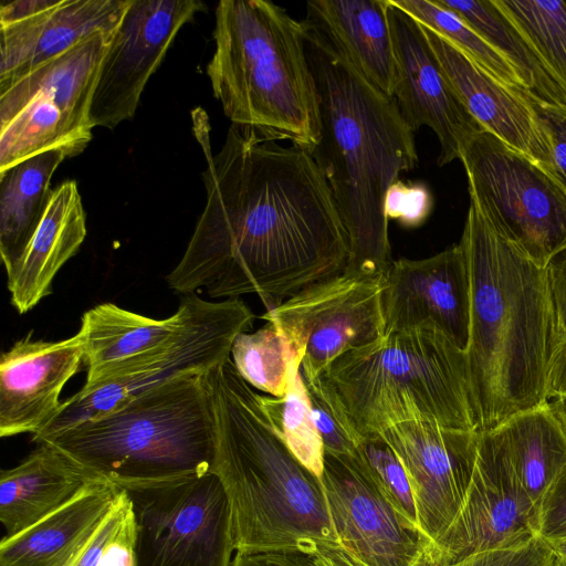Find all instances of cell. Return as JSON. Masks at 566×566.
I'll list each match as a JSON object with an SVG mask.
<instances>
[{
    "mask_svg": "<svg viewBox=\"0 0 566 566\" xmlns=\"http://www.w3.org/2000/svg\"><path fill=\"white\" fill-rule=\"evenodd\" d=\"M202 174L206 207L166 276L181 294H256L268 310L343 272L348 240L311 154L232 124Z\"/></svg>",
    "mask_w": 566,
    "mask_h": 566,
    "instance_id": "cell-1",
    "label": "cell"
},
{
    "mask_svg": "<svg viewBox=\"0 0 566 566\" xmlns=\"http://www.w3.org/2000/svg\"><path fill=\"white\" fill-rule=\"evenodd\" d=\"M318 106L308 151L335 200L349 258L344 271L385 274L391 259L385 202L418 163L413 132L394 97L367 81L317 28L303 21Z\"/></svg>",
    "mask_w": 566,
    "mask_h": 566,
    "instance_id": "cell-2",
    "label": "cell"
},
{
    "mask_svg": "<svg viewBox=\"0 0 566 566\" xmlns=\"http://www.w3.org/2000/svg\"><path fill=\"white\" fill-rule=\"evenodd\" d=\"M463 248L471 286L467 356L476 431L548 401L559 343L545 266L470 201Z\"/></svg>",
    "mask_w": 566,
    "mask_h": 566,
    "instance_id": "cell-3",
    "label": "cell"
},
{
    "mask_svg": "<svg viewBox=\"0 0 566 566\" xmlns=\"http://www.w3.org/2000/svg\"><path fill=\"white\" fill-rule=\"evenodd\" d=\"M207 380L216 422L212 471L230 502L235 552L313 554L323 545L340 546L321 478L291 452L262 395L230 357Z\"/></svg>",
    "mask_w": 566,
    "mask_h": 566,
    "instance_id": "cell-4",
    "label": "cell"
},
{
    "mask_svg": "<svg viewBox=\"0 0 566 566\" xmlns=\"http://www.w3.org/2000/svg\"><path fill=\"white\" fill-rule=\"evenodd\" d=\"M304 33V22L272 1L221 0L207 74L232 124L311 151L319 124Z\"/></svg>",
    "mask_w": 566,
    "mask_h": 566,
    "instance_id": "cell-5",
    "label": "cell"
},
{
    "mask_svg": "<svg viewBox=\"0 0 566 566\" xmlns=\"http://www.w3.org/2000/svg\"><path fill=\"white\" fill-rule=\"evenodd\" d=\"M316 380L356 442L413 420L476 431L467 352L436 331L387 333Z\"/></svg>",
    "mask_w": 566,
    "mask_h": 566,
    "instance_id": "cell-6",
    "label": "cell"
},
{
    "mask_svg": "<svg viewBox=\"0 0 566 566\" xmlns=\"http://www.w3.org/2000/svg\"><path fill=\"white\" fill-rule=\"evenodd\" d=\"M40 443L117 485L212 471L216 422L207 373L174 378Z\"/></svg>",
    "mask_w": 566,
    "mask_h": 566,
    "instance_id": "cell-7",
    "label": "cell"
},
{
    "mask_svg": "<svg viewBox=\"0 0 566 566\" xmlns=\"http://www.w3.org/2000/svg\"><path fill=\"white\" fill-rule=\"evenodd\" d=\"M180 322L161 345L117 367L62 401L32 441L99 418L174 378L206 374L231 355L234 338L252 328L254 314L240 298L209 302L184 296Z\"/></svg>",
    "mask_w": 566,
    "mask_h": 566,
    "instance_id": "cell-8",
    "label": "cell"
},
{
    "mask_svg": "<svg viewBox=\"0 0 566 566\" xmlns=\"http://www.w3.org/2000/svg\"><path fill=\"white\" fill-rule=\"evenodd\" d=\"M114 33H95L0 90V172L65 147L76 156L92 139L90 109Z\"/></svg>",
    "mask_w": 566,
    "mask_h": 566,
    "instance_id": "cell-9",
    "label": "cell"
},
{
    "mask_svg": "<svg viewBox=\"0 0 566 566\" xmlns=\"http://www.w3.org/2000/svg\"><path fill=\"white\" fill-rule=\"evenodd\" d=\"M136 523V566H230V502L213 472L119 485Z\"/></svg>",
    "mask_w": 566,
    "mask_h": 566,
    "instance_id": "cell-10",
    "label": "cell"
},
{
    "mask_svg": "<svg viewBox=\"0 0 566 566\" xmlns=\"http://www.w3.org/2000/svg\"><path fill=\"white\" fill-rule=\"evenodd\" d=\"M470 201L542 266L566 247V193L542 166L486 130L462 148Z\"/></svg>",
    "mask_w": 566,
    "mask_h": 566,
    "instance_id": "cell-11",
    "label": "cell"
},
{
    "mask_svg": "<svg viewBox=\"0 0 566 566\" xmlns=\"http://www.w3.org/2000/svg\"><path fill=\"white\" fill-rule=\"evenodd\" d=\"M384 289L385 274L343 271L268 310L262 318L281 333L302 378L314 380L340 355L385 337Z\"/></svg>",
    "mask_w": 566,
    "mask_h": 566,
    "instance_id": "cell-12",
    "label": "cell"
},
{
    "mask_svg": "<svg viewBox=\"0 0 566 566\" xmlns=\"http://www.w3.org/2000/svg\"><path fill=\"white\" fill-rule=\"evenodd\" d=\"M343 548L366 566H426L432 541L376 488L352 455L325 451L321 475Z\"/></svg>",
    "mask_w": 566,
    "mask_h": 566,
    "instance_id": "cell-13",
    "label": "cell"
},
{
    "mask_svg": "<svg viewBox=\"0 0 566 566\" xmlns=\"http://www.w3.org/2000/svg\"><path fill=\"white\" fill-rule=\"evenodd\" d=\"M206 6L198 0H132L103 59L90 118L114 128L134 117L142 93L184 24Z\"/></svg>",
    "mask_w": 566,
    "mask_h": 566,
    "instance_id": "cell-14",
    "label": "cell"
},
{
    "mask_svg": "<svg viewBox=\"0 0 566 566\" xmlns=\"http://www.w3.org/2000/svg\"><path fill=\"white\" fill-rule=\"evenodd\" d=\"M538 507L484 431L460 512L437 541L431 560L455 562L474 553L517 546L538 536Z\"/></svg>",
    "mask_w": 566,
    "mask_h": 566,
    "instance_id": "cell-15",
    "label": "cell"
},
{
    "mask_svg": "<svg viewBox=\"0 0 566 566\" xmlns=\"http://www.w3.org/2000/svg\"><path fill=\"white\" fill-rule=\"evenodd\" d=\"M410 478L419 526L433 546L460 512L474 472L478 431L413 420L380 431Z\"/></svg>",
    "mask_w": 566,
    "mask_h": 566,
    "instance_id": "cell-16",
    "label": "cell"
},
{
    "mask_svg": "<svg viewBox=\"0 0 566 566\" xmlns=\"http://www.w3.org/2000/svg\"><path fill=\"white\" fill-rule=\"evenodd\" d=\"M397 81L394 98L415 133L429 127L440 144L438 165L460 159L464 145L484 130L451 86L423 30L409 13L388 0Z\"/></svg>",
    "mask_w": 566,
    "mask_h": 566,
    "instance_id": "cell-17",
    "label": "cell"
},
{
    "mask_svg": "<svg viewBox=\"0 0 566 566\" xmlns=\"http://www.w3.org/2000/svg\"><path fill=\"white\" fill-rule=\"evenodd\" d=\"M471 286L460 242L432 256L394 260L385 273L387 333L436 331L467 350Z\"/></svg>",
    "mask_w": 566,
    "mask_h": 566,
    "instance_id": "cell-18",
    "label": "cell"
},
{
    "mask_svg": "<svg viewBox=\"0 0 566 566\" xmlns=\"http://www.w3.org/2000/svg\"><path fill=\"white\" fill-rule=\"evenodd\" d=\"M18 340L0 360V437L39 433L61 406L65 384L84 363L80 333L61 340Z\"/></svg>",
    "mask_w": 566,
    "mask_h": 566,
    "instance_id": "cell-19",
    "label": "cell"
},
{
    "mask_svg": "<svg viewBox=\"0 0 566 566\" xmlns=\"http://www.w3.org/2000/svg\"><path fill=\"white\" fill-rule=\"evenodd\" d=\"M422 27L451 86L469 114L484 130L551 174V144L523 93L524 88L509 86L449 41Z\"/></svg>",
    "mask_w": 566,
    "mask_h": 566,
    "instance_id": "cell-20",
    "label": "cell"
},
{
    "mask_svg": "<svg viewBox=\"0 0 566 566\" xmlns=\"http://www.w3.org/2000/svg\"><path fill=\"white\" fill-rule=\"evenodd\" d=\"M132 0H59L1 27L0 90L99 32L115 33Z\"/></svg>",
    "mask_w": 566,
    "mask_h": 566,
    "instance_id": "cell-21",
    "label": "cell"
},
{
    "mask_svg": "<svg viewBox=\"0 0 566 566\" xmlns=\"http://www.w3.org/2000/svg\"><path fill=\"white\" fill-rule=\"evenodd\" d=\"M122 490L99 479L34 525L2 537L0 566H71Z\"/></svg>",
    "mask_w": 566,
    "mask_h": 566,
    "instance_id": "cell-22",
    "label": "cell"
},
{
    "mask_svg": "<svg viewBox=\"0 0 566 566\" xmlns=\"http://www.w3.org/2000/svg\"><path fill=\"white\" fill-rule=\"evenodd\" d=\"M86 220L74 180L52 190L48 207L14 273L7 279L11 304L19 314L32 310L51 294L59 270L80 249Z\"/></svg>",
    "mask_w": 566,
    "mask_h": 566,
    "instance_id": "cell-23",
    "label": "cell"
},
{
    "mask_svg": "<svg viewBox=\"0 0 566 566\" xmlns=\"http://www.w3.org/2000/svg\"><path fill=\"white\" fill-rule=\"evenodd\" d=\"M306 21L324 33L350 64L384 94L394 97L397 64L388 0H316Z\"/></svg>",
    "mask_w": 566,
    "mask_h": 566,
    "instance_id": "cell-24",
    "label": "cell"
},
{
    "mask_svg": "<svg viewBox=\"0 0 566 566\" xmlns=\"http://www.w3.org/2000/svg\"><path fill=\"white\" fill-rule=\"evenodd\" d=\"M99 478L49 443L20 464L2 470L0 521L12 537L64 506Z\"/></svg>",
    "mask_w": 566,
    "mask_h": 566,
    "instance_id": "cell-25",
    "label": "cell"
},
{
    "mask_svg": "<svg viewBox=\"0 0 566 566\" xmlns=\"http://www.w3.org/2000/svg\"><path fill=\"white\" fill-rule=\"evenodd\" d=\"M483 431L539 509L544 496L566 468V433L548 401Z\"/></svg>",
    "mask_w": 566,
    "mask_h": 566,
    "instance_id": "cell-26",
    "label": "cell"
},
{
    "mask_svg": "<svg viewBox=\"0 0 566 566\" xmlns=\"http://www.w3.org/2000/svg\"><path fill=\"white\" fill-rule=\"evenodd\" d=\"M73 156L69 148H53L0 172V255L7 279L17 270L41 222L54 171Z\"/></svg>",
    "mask_w": 566,
    "mask_h": 566,
    "instance_id": "cell-27",
    "label": "cell"
},
{
    "mask_svg": "<svg viewBox=\"0 0 566 566\" xmlns=\"http://www.w3.org/2000/svg\"><path fill=\"white\" fill-rule=\"evenodd\" d=\"M180 312L150 318L112 303L86 311L78 331L84 345L86 381L93 384L117 367L165 343L176 331Z\"/></svg>",
    "mask_w": 566,
    "mask_h": 566,
    "instance_id": "cell-28",
    "label": "cell"
},
{
    "mask_svg": "<svg viewBox=\"0 0 566 566\" xmlns=\"http://www.w3.org/2000/svg\"><path fill=\"white\" fill-rule=\"evenodd\" d=\"M461 15L515 69L525 91L535 98L566 108V93L531 44L494 0H436Z\"/></svg>",
    "mask_w": 566,
    "mask_h": 566,
    "instance_id": "cell-29",
    "label": "cell"
},
{
    "mask_svg": "<svg viewBox=\"0 0 566 566\" xmlns=\"http://www.w3.org/2000/svg\"><path fill=\"white\" fill-rule=\"evenodd\" d=\"M262 402L291 452L321 478L325 449L313 420L307 388L296 358L290 366L285 394L280 398L262 395Z\"/></svg>",
    "mask_w": 566,
    "mask_h": 566,
    "instance_id": "cell-30",
    "label": "cell"
},
{
    "mask_svg": "<svg viewBox=\"0 0 566 566\" xmlns=\"http://www.w3.org/2000/svg\"><path fill=\"white\" fill-rule=\"evenodd\" d=\"M390 1L509 86L525 90L511 63L454 11L436 0Z\"/></svg>",
    "mask_w": 566,
    "mask_h": 566,
    "instance_id": "cell-31",
    "label": "cell"
},
{
    "mask_svg": "<svg viewBox=\"0 0 566 566\" xmlns=\"http://www.w3.org/2000/svg\"><path fill=\"white\" fill-rule=\"evenodd\" d=\"M566 93V0H494Z\"/></svg>",
    "mask_w": 566,
    "mask_h": 566,
    "instance_id": "cell-32",
    "label": "cell"
},
{
    "mask_svg": "<svg viewBox=\"0 0 566 566\" xmlns=\"http://www.w3.org/2000/svg\"><path fill=\"white\" fill-rule=\"evenodd\" d=\"M296 357L277 328L266 323L253 333H240L231 347V360L252 387L272 397L285 394L291 363Z\"/></svg>",
    "mask_w": 566,
    "mask_h": 566,
    "instance_id": "cell-33",
    "label": "cell"
},
{
    "mask_svg": "<svg viewBox=\"0 0 566 566\" xmlns=\"http://www.w3.org/2000/svg\"><path fill=\"white\" fill-rule=\"evenodd\" d=\"M352 457L385 497L410 522L419 526L410 478L390 444L377 433L359 437Z\"/></svg>",
    "mask_w": 566,
    "mask_h": 566,
    "instance_id": "cell-34",
    "label": "cell"
},
{
    "mask_svg": "<svg viewBox=\"0 0 566 566\" xmlns=\"http://www.w3.org/2000/svg\"><path fill=\"white\" fill-rule=\"evenodd\" d=\"M426 566H558L542 536L507 548L474 553L455 562L431 560Z\"/></svg>",
    "mask_w": 566,
    "mask_h": 566,
    "instance_id": "cell-35",
    "label": "cell"
},
{
    "mask_svg": "<svg viewBox=\"0 0 566 566\" xmlns=\"http://www.w3.org/2000/svg\"><path fill=\"white\" fill-rule=\"evenodd\" d=\"M303 381L307 388L313 420L325 451L335 454L353 455L356 450V440L323 395L317 380L303 379Z\"/></svg>",
    "mask_w": 566,
    "mask_h": 566,
    "instance_id": "cell-36",
    "label": "cell"
},
{
    "mask_svg": "<svg viewBox=\"0 0 566 566\" xmlns=\"http://www.w3.org/2000/svg\"><path fill=\"white\" fill-rule=\"evenodd\" d=\"M429 188L420 182L397 180L388 190L385 209L388 220H397L407 228L422 224L432 210Z\"/></svg>",
    "mask_w": 566,
    "mask_h": 566,
    "instance_id": "cell-37",
    "label": "cell"
},
{
    "mask_svg": "<svg viewBox=\"0 0 566 566\" xmlns=\"http://www.w3.org/2000/svg\"><path fill=\"white\" fill-rule=\"evenodd\" d=\"M523 93L539 118L551 144V175L566 193V108L544 103L525 90Z\"/></svg>",
    "mask_w": 566,
    "mask_h": 566,
    "instance_id": "cell-38",
    "label": "cell"
},
{
    "mask_svg": "<svg viewBox=\"0 0 566 566\" xmlns=\"http://www.w3.org/2000/svg\"><path fill=\"white\" fill-rule=\"evenodd\" d=\"M132 512L130 500L123 489L113 507L80 551L71 566H98L106 546Z\"/></svg>",
    "mask_w": 566,
    "mask_h": 566,
    "instance_id": "cell-39",
    "label": "cell"
},
{
    "mask_svg": "<svg viewBox=\"0 0 566 566\" xmlns=\"http://www.w3.org/2000/svg\"><path fill=\"white\" fill-rule=\"evenodd\" d=\"M538 514L539 536L544 538L566 536V468L544 496Z\"/></svg>",
    "mask_w": 566,
    "mask_h": 566,
    "instance_id": "cell-40",
    "label": "cell"
},
{
    "mask_svg": "<svg viewBox=\"0 0 566 566\" xmlns=\"http://www.w3.org/2000/svg\"><path fill=\"white\" fill-rule=\"evenodd\" d=\"M545 270L560 343L566 338V247L547 262Z\"/></svg>",
    "mask_w": 566,
    "mask_h": 566,
    "instance_id": "cell-41",
    "label": "cell"
},
{
    "mask_svg": "<svg viewBox=\"0 0 566 566\" xmlns=\"http://www.w3.org/2000/svg\"><path fill=\"white\" fill-rule=\"evenodd\" d=\"M98 566H136V523L134 512L126 518L119 531L106 546Z\"/></svg>",
    "mask_w": 566,
    "mask_h": 566,
    "instance_id": "cell-42",
    "label": "cell"
},
{
    "mask_svg": "<svg viewBox=\"0 0 566 566\" xmlns=\"http://www.w3.org/2000/svg\"><path fill=\"white\" fill-rule=\"evenodd\" d=\"M230 566H315L313 554L289 551L235 552Z\"/></svg>",
    "mask_w": 566,
    "mask_h": 566,
    "instance_id": "cell-43",
    "label": "cell"
},
{
    "mask_svg": "<svg viewBox=\"0 0 566 566\" xmlns=\"http://www.w3.org/2000/svg\"><path fill=\"white\" fill-rule=\"evenodd\" d=\"M59 0H14L0 6V25L12 24L39 14Z\"/></svg>",
    "mask_w": 566,
    "mask_h": 566,
    "instance_id": "cell-44",
    "label": "cell"
},
{
    "mask_svg": "<svg viewBox=\"0 0 566 566\" xmlns=\"http://www.w3.org/2000/svg\"><path fill=\"white\" fill-rule=\"evenodd\" d=\"M560 395H566V338L555 348L547 381L548 400Z\"/></svg>",
    "mask_w": 566,
    "mask_h": 566,
    "instance_id": "cell-45",
    "label": "cell"
},
{
    "mask_svg": "<svg viewBox=\"0 0 566 566\" xmlns=\"http://www.w3.org/2000/svg\"><path fill=\"white\" fill-rule=\"evenodd\" d=\"M313 559L315 566H366L342 546H319Z\"/></svg>",
    "mask_w": 566,
    "mask_h": 566,
    "instance_id": "cell-46",
    "label": "cell"
},
{
    "mask_svg": "<svg viewBox=\"0 0 566 566\" xmlns=\"http://www.w3.org/2000/svg\"><path fill=\"white\" fill-rule=\"evenodd\" d=\"M544 538V537H543ZM547 546L552 551L557 565L566 566V536L544 538Z\"/></svg>",
    "mask_w": 566,
    "mask_h": 566,
    "instance_id": "cell-47",
    "label": "cell"
},
{
    "mask_svg": "<svg viewBox=\"0 0 566 566\" xmlns=\"http://www.w3.org/2000/svg\"><path fill=\"white\" fill-rule=\"evenodd\" d=\"M548 405L566 433V395L551 398Z\"/></svg>",
    "mask_w": 566,
    "mask_h": 566,
    "instance_id": "cell-48",
    "label": "cell"
}]
</instances>
